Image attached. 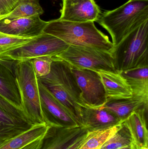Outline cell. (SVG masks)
<instances>
[{"mask_svg": "<svg viewBox=\"0 0 148 149\" xmlns=\"http://www.w3.org/2000/svg\"><path fill=\"white\" fill-rule=\"evenodd\" d=\"M37 79L81 126L80 107L85 105L82 100L81 91L72 72L71 65L59 58L52 57L49 74Z\"/></svg>", "mask_w": 148, "mask_h": 149, "instance_id": "6da1fadb", "label": "cell"}, {"mask_svg": "<svg viewBox=\"0 0 148 149\" xmlns=\"http://www.w3.org/2000/svg\"><path fill=\"white\" fill-rule=\"evenodd\" d=\"M148 20V1L129 0L119 8L101 14L97 22L108 31L114 47Z\"/></svg>", "mask_w": 148, "mask_h": 149, "instance_id": "7a4b0ae2", "label": "cell"}, {"mask_svg": "<svg viewBox=\"0 0 148 149\" xmlns=\"http://www.w3.org/2000/svg\"><path fill=\"white\" fill-rule=\"evenodd\" d=\"M43 32L70 45L92 47L110 53L114 48L108 36L97 29L94 22H75L55 19L48 22Z\"/></svg>", "mask_w": 148, "mask_h": 149, "instance_id": "3957f363", "label": "cell"}, {"mask_svg": "<svg viewBox=\"0 0 148 149\" xmlns=\"http://www.w3.org/2000/svg\"><path fill=\"white\" fill-rule=\"evenodd\" d=\"M15 73L25 118L34 125L46 124L41 106L38 79L32 59L17 61Z\"/></svg>", "mask_w": 148, "mask_h": 149, "instance_id": "277c9868", "label": "cell"}, {"mask_svg": "<svg viewBox=\"0 0 148 149\" xmlns=\"http://www.w3.org/2000/svg\"><path fill=\"white\" fill-rule=\"evenodd\" d=\"M148 20L114 47L111 54L116 71L148 67Z\"/></svg>", "mask_w": 148, "mask_h": 149, "instance_id": "5b68a950", "label": "cell"}, {"mask_svg": "<svg viewBox=\"0 0 148 149\" xmlns=\"http://www.w3.org/2000/svg\"><path fill=\"white\" fill-rule=\"evenodd\" d=\"M55 57L77 69L118 73L115 69L111 53L95 48L70 45Z\"/></svg>", "mask_w": 148, "mask_h": 149, "instance_id": "8992f818", "label": "cell"}, {"mask_svg": "<svg viewBox=\"0 0 148 149\" xmlns=\"http://www.w3.org/2000/svg\"><path fill=\"white\" fill-rule=\"evenodd\" d=\"M70 45L56 37L43 32L23 46L0 57L18 61L43 56L55 57L66 50Z\"/></svg>", "mask_w": 148, "mask_h": 149, "instance_id": "52a82bcc", "label": "cell"}, {"mask_svg": "<svg viewBox=\"0 0 148 149\" xmlns=\"http://www.w3.org/2000/svg\"><path fill=\"white\" fill-rule=\"evenodd\" d=\"M78 86L81 91V99L85 106L100 108L107 99L105 88L96 72L71 66Z\"/></svg>", "mask_w": 148, "mask_h": 149, "instance_id": "ba28073f", "label": "cell"}, {"mask_svg": "<svg viewBox=\"0 0 148 149\" xmlns=\"http://www.w3.org/2000/svg\"><path fill=\"white\" fill-rule=\"evenodd\" d=\"M38 83L42 110L48 126L66 128L81 126L67 109L38 80Z\"/></svg>", "mask_w": 148, "mask_h": 149, "instance_id": "9c48e42d", "label": "cell"}, {"mask_svg": "<svg viewBox=\"0 0 148 149\" xmlns=\"http://www.w3.org/2000/svg\"><path fill=\"white\" fill-rule=\"evenodd\" d=\"M61 16L63 21L97 22L101 14L94 0H63Z\"/></svg>", "mask_w": 148, "mask_h": 149, "instance_id": "30bf717a", "label": "cell"}, {"mask_svg": "<svg viewBox=\"0 0 148 149\" xmlns=\"http://www.w3.org/2000/svg\"><path fill=\"white\" fill-rule=\"evenodd\" d=\"M48 22L42 20L40 16L0 21V32L14 36L34 38L43 33Z\"/></svg>", "mask_w": 148, "mask_h": 149, "instance_id": "8fae6325", "label": "cell"}, {"mask_svg": "<svg viewBox=\"0 0 148 149\" xmlns=\"http://www.w3.org/2000/svg\"><path fill=\"white\" fill-rule=\"evenodd\" d=\"M88 131L83 126L72 128L48 126L38 149H67Z\"/></svg>", "mask_w": 148, "mask_h": 149, "instance_id": "7c38bea8", "label": "cell"}, {"mask_svg": "<svg viewBox=\"0 0 148 149\" xmlns=\"http://www.w3.org/2000/svg\"><path fill=\"white\" fill-rule=\"evenodd\" d=\"M17 61L0 57V96L22 112L21 96L15 73Z\"/></svg>", "mask_w": 148, "mask_h": 149, "instance_id": "4fadbf2b", "label": "cell"}, {"mask_svg": "<svg viewBox=\"0 0 148 149\" xmlns=\"http://www.w3.org/2000/svg\"><path fill=\"white\" fill-rule=\"evenodd\" d=\"M81 126L89 131L102 130L121 124V121L113 113L105 109L80 107Z\"/></svg>", "mask_w": 148, "mask_h": 149, "instance_id": "5bb4252c", "label": "cell"}, {"mask_svg": "<svg viewBox=\"0 0 148 149\" xmlns=\"http://www.w3.org/2000/svg\"><path fill=\"white\" fill-rule=\"evenodd\" d=\"M148 105L134 111L123 123L128 128L137 149L148 147Z\"/></svg>", "mask_w": 148, "mask_h": 149, "instance_id": "9a60e30c", "label": "cell"}, {"mask_svg": "<svg viewBox=\"0 0 148 149\" xmlns=\"http://www.w3.org/2000/svg\"><path fill=\"white\" fill-rule=\"evenodd\" d=\"M148 105V98L133 95L130 98H109L103 108L116 116L123 123L134 111Z\"/></svg>", "mask_w": 148, "mask_h": 149, "instance_id": "2e32d148", "label": "cell"}, {"mask_svg": "<svg viewBox=\"0 0 148 149\" xmlns=\"http://www.w3.org/2000/svg\"><path fill=\"white\" fill-rule=\"evenodd\" d=\"M97 72L101 77L107 98H127L133 96L129 85L119 73Z\"/></svg>", "mask_w": 148, "mask_h": 149, "instance_id": "e0dca14e", "label": "cell"}, {"mask_svg": "<svg viewBox=\"0 0 148 149\" xmlns=\"http://www.w3.org/2000/svg\"><path fill=\"white\" fill-rule=\"evenodd\" d=\"M33 126L27 120L14 116L0 108V140L12 139Z\"/></svg>", "mask_w": 148, "mask_h": 149, "instance_id": "ac0fdd59", "label": "cell"}, {"mask_svg": "<svg viewBox=\"0 0 148 149\" xmlns=\"http://www.w3.org/2000/svg\"><path fill=\"white\" fill-rule=\"evenodd\" d=\"M118 73L129 85L133 95L148 98V67L134 68Z\"/></svg>", "mask_w": 148, "mask_h": 149, "instance_id": "d6986e66", "label": "cell"}, {"mask_svg": "<svg viewBox=\"0 0 148 149\" xmlns=\"http://www.w3.org/2000/svg\"><path fill=\"white\" fill-rule=\"evenodd\" d=\"M46 124L33 126L31 128L10 139L0 146V149H20L30 143L43 137L47 129Z\"/></svg>", "mask_w": 148, "mask_h": 149, "instance_id": "ffe728a7", "label": "cell"}, {"mask_svg": "<svg viewBox=\"0 0 148 149\" xmlns=\"http://www.w3.org/2000/svg\"><path fill=\"white\" fill-rule=\"evenodd\" d=\"M44 13L39 0H18L10 12L0 16V21L3 19H15L34 16H41Z\"/></svg>", "mask_w": 148, "mask_h": 149, "instance_id": "44dd1931", "label": "cell"}, {"mask_svg": "<svg viewBox=\"0 0 148 149\" xmlns=\"http://www.w3.org/2000/svg\"><path fill=\"white\" fill-rule=\"evenodd\" d=\"M121 124L102 130L89 131L84 142L78 149H100L120 128Z\"/></svg>", "mask_w": 148, "mask_h": 149, "instance_id": "7402d4cb", "label": "cell"}, {"mask_svg": "<svg viewBox=\"0 0 148 149\" xmlns=\"http://www.w3.org/2000/svg\"><path fill=\"white\" fill-rule=\"evenodd\" d=\"M133 143L132 136L128 128L122 123L120 128L100 149H119Z\"/></svg>", "mask_w": 148, "mask_h": 149, "instance_id": "603a6c76", "label": "cell"}, {"mask_svg": "<svg viewBox=\"0 0 148 149\" xmlns=\"http://www.w3.org/2000/svg\"><path fill=\"white\" fill-rule=\"evenodd\" d=\"M33 38L14 36L0 32V57L23 46Z\"/></svg>", "mask_w": 148, "mask_h": 149, "instance_id": "cb8c5ba5", "label": "cell"}, {"mask_svg": "<svg viewBox=\"0 0 148 149\" xmlns=\"http://www.w3.org/2000/svg\"><path fill=\"white\" fill-rule=\"evenodd\" d=\"M33 67L37 78L44 77L49 74L51 70L52 57L43 56L32 59Z\"/></svg>", "mask_w": 148, "mask_h": 149, "instance_id": "d4e9b609", "label": "cell"}, {"mask_svg": "<svg viewBox=\"0 0 148 149\" xmlns=\"http://www.w3.org/2000/svg\"><path fill=\"white\" fill-rule=\"evenodd\" d=\"M0 108L7 113L16 116L27 120L23 113L21 110L12 106L8 101L0 96ZM28 121V120H27ZM29 122V121H28Z\"/></svg>", "mask_w": 148, "mask_h": 149, "instance_id": "484cf974", "label": "cell"}, {"mask_svg": "<svg viewBox=\"0 0 148 149\" xmlns=\"http://www.w3.org/2000/svg\"><path fill=\"white\" fill-rule=\"evenodd\" d=\"M18 0H0V16L9 13L16 5Z\"/></svg>", "mask_w": 148, "mask_h": 149, "instance_id": "4316f807", "label": "cell"}, {"mask_svg": "<svg viewBox=\"0 0 148 149\" xmlns=\"http://www.w3.org/2000/svg\"><path fill=\"white\" fill-rule=\"evenodd\" d=\"M43 137L30 143L20 149H38L41 146Z\"/></svg>", "mask_w": 148, "mask_h": 149, "instance_id": "83f0119b", "label": "cell"}, {"mask_svg": "<svg viewBox=\"0 0 148 149\" xmlns=\"http://www.w3.org/2000/svg\"><path fill=\"white\" fill-rule=\"evenodd\" d=\"M88 133V132H87ZM84 135L83 136L81 137V138H79L78 140L75 142L73 144L70 145L69 147L67 148V149H78L81 147V145H82L83 143L84 142L86 139V136H87V134Z\"/></svg>", "mask_w": 148, "mask_h": 149, "instance_id": "f1b7e54d", "label": "cell"}, {"mask_svg": "<svg viewBox=\"0 0 148 149\" xmlns=\"http://www.w3.org/2000/svg\"><path fill=\"white\" fill-rule=\"evenodd\" d=\"M119 149H137V148H136L135 145L134 144V143H133L129 146L123 147V148H120Z\"/></svg>", "mask_w": 148, "mask_h": 149, "instance_id": "f546056e", "label": "cell"}, {"mask_svg": "<svg viewBox=\"0 0 148 149\" xmlns=\"http://www.w3.org/2000/svg\"><path fill=\"white\" fill-rule=\"evenodd\" d=\"M9 140H10V139H8V140H0V146H1L2 145L4 144L5 143L7 142Z\"/></svg>", "mask_w": 148, "mask_h": 149, "instance_id": "4dcf8cb0", "label": "cell"}, {"mask_svg": "<svg viewBox=\"0 0 148 149\" xmlns=\"http://www.w3.org/2000/svg\"><path fill=\"white\" fill-rule=\"evenodd\" d=\"M140 149H148V147H142Z\"/></svg>", "mask_w": 148, "mask_h": 149, "instance_id": "1f68e13d", "label": "cell"}, {"mask_svg": "<svg viewBox=\"0 0 148 149\" xmlns=\"http://www.w3.org/2000/svg\"><path fill=\"white\" fill-rule=\"evenodd\" d=\"M142 1H148V0H142Z\"/></svg>", "mask_w": 148, "mask_h": 149, "instance_id": "d6a6232c", "label": "cell"}]
</instances>
